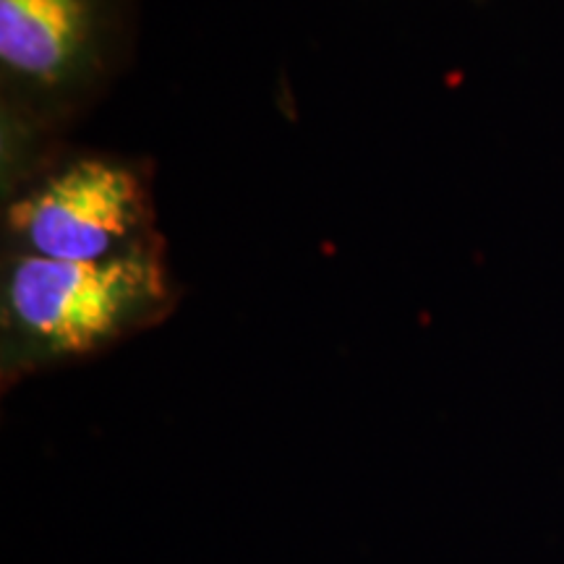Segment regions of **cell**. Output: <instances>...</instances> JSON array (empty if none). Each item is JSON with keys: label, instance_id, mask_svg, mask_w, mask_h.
Here are the masks:
<instances>
[{"label": "cell", "instance_id": "cell-1", "mask_svg": "<svg viewBox=\"0 0 564 564\" xmlns=\"http://www.w3.org/2000/svg\"><path fill=\"white\" fill-rule=\"evenodd\" d=\"M165 303V267L150 243L91 264L19 251L3 280L6 327L45 356L102 348Z\"/></svg>", "mask_w": 564, "mask_h": 564}, {"label": "cell", "instance_id": "cell-3", "mask_svg": "<svg viewBox=\"0 0 564 564\" xmlns=\"http://www.w3.org/2000/svg\"><path fill=\"white\" fill-rule=\"evenodd\" d=\"M9 217L21 251L58 262H105L141 243L147 194L123 162L84 158L34 186Z\"/></svg>", "mask_w": 564, "mask_h": 564}, {"label": "cell", "instance_id": "cell-2", "mask_svg": "<svg viewBox=\"0 0 564 564\" xmlns=\"http://www.w3.org/2000/svg\"><path fill=\"white\" fill-rule=\"evenodd\" d=\"M133 24L137 0H0L6 97L70 110L123 61Z\"/></svg>", "mask_w": 564, "mask_h": 564}]
</instances>
